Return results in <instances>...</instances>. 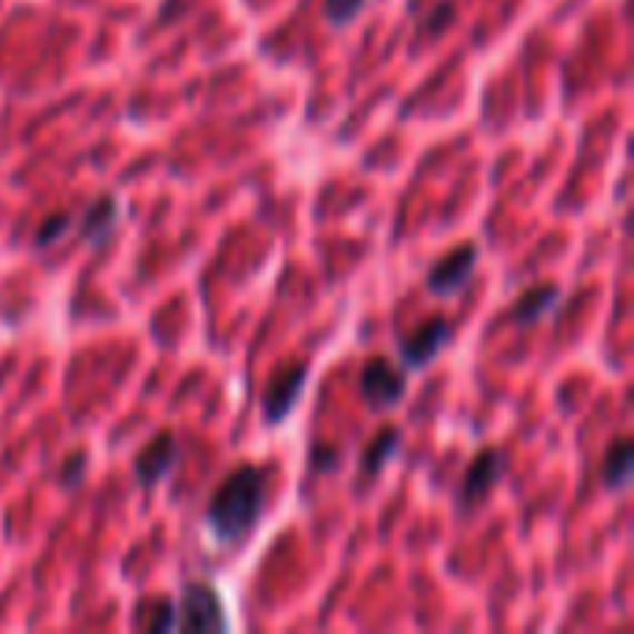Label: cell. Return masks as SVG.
<instances>
[{
	"label": "cell",
	"instance_id": "4",
	"mask_svg": "<svg viewBox=\"0 0 634 634\" xmlns=\"http://www.w3.org/2000/svg\"><path fill=\"white\" fill-rule=\"evenodd\" d=\"M405 367H397L394 360L386 356H372L364 367H360V397L367 408L375 412H386V408H397L400 397H405Z\"/></svg>",
	"mask_w": 634,
	"mask_h": 634
},
{
	"label": "cell",
	"instance_id": "10",
	"mask_svg": "<svg viewBox=\"0 0 634 634\" xmlns=\"http://www.w3.org/2000/svg\"><path fill=\"white\" fill-rule=\"evenodd\" d=\"M116 222H119V200L105 194L86 208L82 222H78V238L86 245H100V241H108V234L116 230Z\"/></svg>",
	"mask_w": 634,
	"mask_h": 634
},
{
	"label": "cell",
	"instance_id": "18",
	"mask_svg": "<svg viewBox=\"0 0 634 634\" xmlns=\"http://www.w3.org/2000/svg\"><path fill=\"white\" fill-rule=\"evenodd\" d=\"M82 472H86V456H75V460H67V467H63V483H78V478H82Z\"/></svg>",
	"mask_w": 634,
	"mask_h": 634
},
{
	"label": "cell",
	"instance_id": "7",
	"mask_svg": "<svg viewBox=\"0 0 634 634\" xmlns=\"http://www.w3.org/2000/svg\"><path fill=\"white\" fill-rule=\"evenodd\" d=\"M305 386H308V364H294L286 372H278L264 389V423L278 427L283 419H289V412L297 408Z\"/></svg>",
	"mask_w": 634,
	"mask_h": 634
},
{
	"label": "cell",
	"instance_id": "2",
	"mask_svg": "<svg viewBox=\"0 0 634 634\" xmlns=\"http://www.w3.org/2000/svg\"><path fill=\"white\" fill-rule=\"evenodd\" d=\"M505 472H508V456L505 453H501V449H478L475 460L467 464L460 486H456V508H460V516H472V512L489 497V489L505 478Z\"/></svg>",
	"mask_w": 634,
	"mask_h": 634
},
{
	"label": "cell",
	"instance_id": "14",
	"mask_svg": "<svg viewBox=\"0 0 634 634\" xmlns=\"http://www.w3.org/2000/svg\"><path fill=\"white\" fill-rule=\"evenodd\" d=\"M367 0H323V16H327L330 27H349V22L360 19Z\"/></svg>",
	"mask_w": 634,
	"mask_h": 634
},
{
	"label": "cell",
	"instance_id": "9",
	"mask_svg": "<svg viewBox=\"0 0 634 634\" xmlns=\"http://www.w3.org/2000/svg\"><path fill=\"white\" fill-rule=\"evenodd\" d=\"M556 300H561V286L556 283H538V286L523 289L516 297V305H512V323H516V327H534V323H542L549 316Z\"/></svg>",
	"mask_w": 634,
	"mask_h": 634
},
{
	"label": "cell",
	"instance_id": "8",
	"mask_svg": "<svg viewBox=\"0 0 634 634\" xmlns=\"http://www.w3.org/2000/svg\"><path fill=\"white\" fill-rule=\"evenodd\" d=\"M175 460H178V438L164 430V434H156L138 456H133V478H138L141 489H152L160 478L171 475Z\"/></svg>",
	"mask_w": 634,
	"mask_h": 634
},
{
	"label": "cell",
	"instance_id": "5",
	"mask_svg": "<svg viewBox=\"0 0 634 634\" xmlns=\"http://www.w3.org/2000/svg\"><path fill=\"white\" fill-rule=\"evenodd\" d=\"M449 341H453V323L449 319L445 316L423 319L419 327L400 341V349H397L400 367H405V372H419V367H427Z\"/></svg>",
	"mask_w": 634,
	"mask_h": 634
},
{
	"label": "cell",
	"instance_id": "3",
	"mask_svg": "<svg viewBox=\"0 0 634 634\" xmlns=\"http://www.w3.org/2000/svg\"><path fill=\"white\" fill-rule=\"evenodd\" d=\"M175 627L182 631H227V612L211 583H189L175 601Z\"/></svg>",
	"mask_w": 634,
	"mask_h": 634
},
{
	"label": "cell",
	"instance_id": "12",
	"mask_svg": "<svg viewBox=\"0 0 634 634\" xmlns=\"http://www.w3.org/2000/svg\"><path fill=\"white\" fill-rule=\"evenodd\" d=\"M397 445H400V434H397L394 427L378 430V434H375V442L364 449V472H367V475H378V472H383L389 456L397 453Z\"/></svg>",
	"mask_w": 634,
	"mask_h": 634
},
{
	"label": "cell",
	"instance_id": "13",
	"mask_svg": "<svg viewBox=\"0 0 634 634\" xmlns=\"http://www.w3.org/2000/svg\"><path fill=\"white\" fill-rule=\"evenodd\" d=\"M141 627L152 634H167L175 631V597H156L145 605L141 612Z\"/></svg>",
	"mask_w": 634,
	"mask_h": 634
},
{
	"label": "cell",
	"instance_id": "11",
	"mask_svg": "<svg viewBox=\"0 0 634 634\" xmlns=\"http://www.w3.org/2000/svg\"><path fill=\"white\" fill-rule=\"evenodd\" d=\"M631 467H634V445L631 438H616L608 445L605 464H601V483L608 489H623L631 478Z\"/></svg>",
	"mask_w": 634,
	"mask_h": 634
},
{
	"label": "cell",
	"instance_id": "6",
	"mask_svg": "<svg viewBox=\"0 0 634 634\" xmlns=\"http://www.w3.org/2000/svg\"><path fill=\"white\" fill-rule=\"evenodd\" d=\"M475 267H478V249H475V245L472 241L453 245V249L427 271V289L434 297H456L467 286V278L475 275Z\"/></svg>",
	"mask_w": 634,
	"mask_h": 634
},
{
	"label": "cell",
	"instance_id": "15",
	"mask_svg": "<svg viewBox=\"0 0 634 634\" xmlns=\"http://www.w3.org/2000/svg\"><path fill=\"white\" fill-rule=\"evenodd\" d=\"M67 230H71V216L56 211V216H52L49 222H41V230L33 234V249H52V245L60 241Z\"/></svg>",
	"mask_w": 634,
	"mask_h": 634
},
{
	"label": "cell",
	"instance_id": "16",
	"mask_svg": "<svg viewBox=\"0 0 634 634\" xmlns=\"http://www.w3.org/2000/svg\"><path fill=\"white\" fill-rule=\"evenodd\" d=\"M453 19H456V4H453V0H442V4L430 11V19H423L419 30L427 33V38H438V33L449 27Z\"/></svg>",
	"mask_w": 634,
	"mask_h": 634
},
{
	"label": "cell",
	"instance_id": "1",
	"mask_svg": "<svg viewBox=\"0 0 634 634\" xmlns=\"http://www.w3.org/2000/svg\"><path fill=\"white\" fill-rule=\"evenodd\" d=\"M264 505H267V472L256 464H241L211 494L205 508V523L222 545H238L256 531Z\"/></svg>",
	"mask_w": 634,
	"mask_h": 634
},
{
	"label": "cell",
	"instance_id": "17",
	"mask_svg": "<svg viewBox=\"0 0 634 634\" xmlns=\"http://www.w3.org/2000/svg\"><path fill=\"white\" fill-rule=\"evenodd\" d=\"M338 445H327V442H319L316 449H311V472H330L334 464H338Z\"/></svg>",
	"mask_w": 634,
	"mask_h": 634
}]
</instances>
